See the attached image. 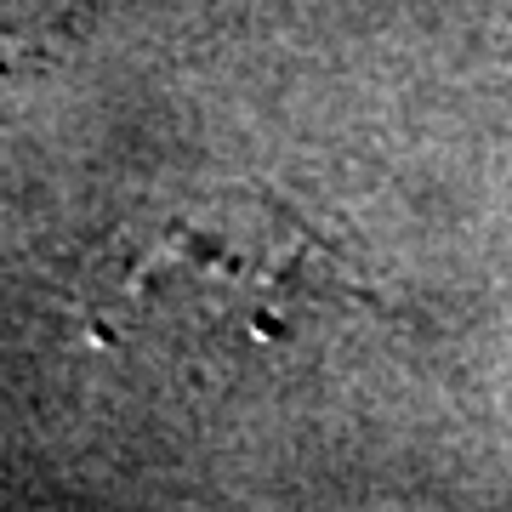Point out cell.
I'll return each mask as SVG.
<instances>
[{
	"label": "cell",
	"mask_w": 512,
	"mask_h": 512,
	"mask_svg": "<svg viewBox=\"0 0 512 512\" xmlns=\"http://www.w3.org/2000/svg\"><path fill=\"white\" fill-rule=\"evenodd\" d=\"M103 308L126 342L239 382L325 348L359 308V285L291 205L262 188H211L120 239Z\"/></svg>",
	"instance_id": "obj_1"
}]
</instances>
